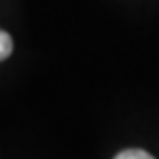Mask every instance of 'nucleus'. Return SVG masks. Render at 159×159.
<instances>
[{
    "label": "nucleus",
    "instance_id": "2",
    "mask_svg": "<svg viewBox=\"0 0 159 159\" xmlns=\"http://www.w3.org/2000/svg\"><path fill=\"white\" fill-rule=\"evenodd\" d=\"M114 159H155V157L149 155L147 151H141V149H126V151L118 153Z\"/></svg>",
    "mask_w": 159,
    "mask_h": 159
},
{
    "label": "nucleus",
    "instance_id": "1",
    "mask_svg": "<svg viewBox=\"0 0 159 159\" xmlns=\"http://www.w3.org/2000/svg\"><path fill=\"white\" fill-rule=\"evenodd\" d=\"M11 54H12V37L0 29V62L6 60Z\"/></svg>",
    "mask_w": 159,
    "mask_h": 159
}]
</instances>
